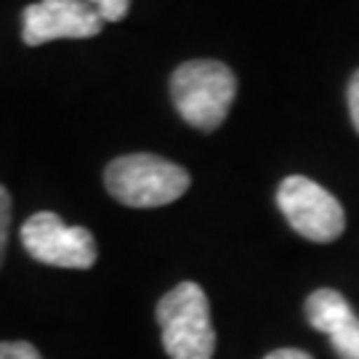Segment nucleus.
<instances>
[{"label": "nucleus", "instance_id": "1", "mask_svg": "<svg viewBox=\"0 0 359 359\" xmlns=\"http://www.w3.org/2000/svg\"><path fill=\"white\" fill-rule=\"evenodd\" d=\"M170 93L179 115L200 130H216L237 96V77L224 62L194 59L170 77Z\"/></svg>", "mask_w": 359, "mask_h": 359}, {"label": "nucleus", "instance_id": "2", "mask_svg": "<svg viewBox=\"0 0 359 359\" xmlns=\"http://www.w3.org/2000/svg\"><path fill=\"white\" fill-rule=\"evenodd\" d=\"M157 325L163 348L170 359H210L216 351V330L210 304L197 283H181L157 304Z\"/></svg>", "mask_w": 359, "mask_h": 359}, {"label": "nucleus", "instance_id": "3", "mask_svg": "<svg viewBox=\"0 0 359 359\" xmlns=\"http://www.w3.org/2000/svg\"><path fill=\"white\" fill-rule=\"evenodd\" d=\"M104 184L128 208H163L189 189V173L157 154H126L109 163Z\"/></svg>", "mask_w": 359, "mask_h": 359}, {"label": "nucleus", "instance_id": "4", "mask_svg": "<svg viewBox=\"0 0 359 359\" xmlns=\"http://www.w3.org/2000/svg\"><path fill=\"white\" fill-rule=\"evenodd\" d=\"M277 205L287 224L311 243H333L344 234V205L306 176H287L277 189Z\"/></svg>", "mask_w": 359, "mask_h": 359}, {"label": "nucleus", "instance_id": "5", "mask_svg": "<svg viewBox=\"0 0 359 359\" xmlns=\"http://www.w3.org/2000/svg\"><path fill=\"white\" fill-rule=\"evenodd\" d=\"M22 245L35 261L62 269H90L99 256L96 240L86 226H69L51 210L27 218Z\"/></svg>", "mask_w": 359, "mask_h": 359}, {"label": "nucleus", "instance_id": "6", "mask_svg": "<svg viewBox=\"0 0 359 359\" xmlns=\"http://www.w3.org/2000/svg\"><path fill=\"white\" fill-rule=\"evenodd\" d=\"M104 27V19L86 0H40L25 8L22 38L27 46H43L65 38H93Z\"/></svg>", "mask_w": 359, "mask_h": 359}, {"label": "nucleus", "instance_id": "7", "mask_svg": "<svg viewBox=\"0 0 359 359\" xmlns=\"http://www.w3.org/2000/svg\"><path fill=\"white\" fill-rule=\"evenodd\" d=\"M306 320L314 330L330 338L341 359H359V317L338 290L322 287L309 295Z\"/></svg>", "mask_w": 359, "mask_h": 359}, {"label": "nucleus", "instance_id": "8", "mask_svg": "<svg viewBox=\"0 0 359 359\" xmlns=\"http://www.w3.org/2000/svg\"><path fill=\"white\" fill-rule=\"evenodd\" d=\"M104 22H120L130 8V0H86Z\"/></svg>", "mask_w": 359, "mask_h": 359}, {"label": "nucleus", "instance_id": "9", "mask_svg": "<svg viewBox=\"0 0 359 359\" xmlns=\"http://www.w3.org/2000/svg\"><path fill=\"white\" fill-rule=\"evenodd\" d=\"M8 229H11V194L6 192V187H0V266H3V258H6Z\"/></svg>", "mask_w": 359, "mask_h": 359}, {"label": "nucleus", "instance_id": "10", "mask_svg": "<svg viewBox=\"0 0 359 359\" xmlns=\"http://www.w3.org/2000/svg\"><path fill=\"white\" fill-rule=\"evenodd\" d=\"M0 359H43L40 351L27 341H0Z\"/></svg>", "mask_w": 359, "mask_h": 359}, {"label": "nucleus", "instance_id": "11", "mask_svg": "<svg viewBox=\"0 0 359 359\" xmlns=\"http://www.w3.org/2000/svg\"><path fill=\"white\" fill-rule=\"evenodd\" d=\"M348 112H351L354 128L359 130V69L357 75L351 77V83H348Z\"/></svg>", "mask_w": 359, "mask_h": 359}, {"label": "nucleus", "instance_id": "12", "mask_svg": "<svg viewBox=\"0 0 359 359\" xmlns=\"http://www.w3.org/2000/svg\"><path fill=\"white\" fill-rule=\"evenodd\" d=\"M264 359H314V357L306 354V351H301V348H277V351L266 354Z\"/></svg>", "mask_w": 359, "mask_h": 359}]
</instances>
